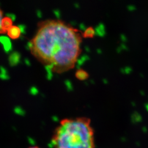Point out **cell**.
Here are the masks:
<instances>
[{
    "label": "cell",
    "mask_w": 148,
    "mask_h": 148,
    "mask_svg": "<svg viewBox=\"0 0 148 148\" xmlns=\"http://www.w3.org/2000/svg\"><path fill=\"white\" fill-rule=\"evenodd\" d=\"M81 42L77 30L60 21H47L40 28L30 48L51 70L62 72L73 68Z\"/></svg>",
    "instance_id": "obj_1"
},
{
    "label": "cell",
    "mask_w": 148,
    "mask_h": 148,
    "mask_svg": "<svg viewBox=\"0 0 148 148\" xmlns=\"http://www.w3.org/2000/svg\"><path fill=\"white\" fill-rule=\"evenodd\" d=\"M53 148H95V134L87 118L64 119L52 137Z\"/></svg>",
    "instance_id": "obj_2"
},
{
    "label": "cell",
    "mask_w": 148,
    "mask_h": 148,
    "mask_svg": "<svg viewBox=\"0 0 148 148\" xmlns=\"http://www.w3.org/2000/svg\"><path fill=\"white\" fill-rule=\"evenodd\" d=\"M8 35L13 39H16L20 36L21 34V30L19 27L12 26L7 30Z\"/></svg>",
    "instance_id": "obj_3"
},
{
    "label": "cell",
    "mask_w": 148,
    "mask_h": 148,
    "mask_svg": "<svg viewBox=\"0 0 148 148\" xmlns=\"http://www.w3.org/2000/svg\"><path fill=\"white\" fill-rule=\"evenodd\" d=\"M0 42L1 43L4 47L6 52H8L12 48V45L10 39L5 36L0 37Z\"/></svg>",
    "instance_id": "obj_4"
},
{
    "label": "cell",
    "mask_w": 148,
    "mask_h": 148,
    "mask_svg": "<svg viewBox=\"0 0 148 148\" xmlns=\"http://www.w3.org/2000/svg\"><path fill=\"white\" fill-rule=\"evenodd\" d=\"M12 20L10 17H5L3 19L2 21V30L3 32L7 31L12 25Z\"/></svg>",
    "instance_id": "obj_5"
},
{
    "label": "cell",
    "mask_w": 148,
    "mask_h": 148,
    "mask_svg": "<svg viewBox=\"0 0 148 148\" xmlns=\"http://www.w3.org/2000/svg\"><path fill=\"white\" fill-rule=\"evenodd\" d=\"M20 56L18 53H13L11 54L10 58V62L12 65H15L19 62Z\"/></svg>",
    "instance_id": "obj_6"
},
{
    "label": "cell",
    "mask_w": 148,
    "mask_h": 148,
    "mask_svg": "<svg viewBox=\"0 0 148 148\" xmlns=\"http://www.w3.org/2000/svg\"><path fill=\"white\" fill-rule=\"evenodd\" d=\"M76 76L78 79L84 80L87 79L88 75L87 73V72H86L84 70H79L76 72Z\"/></svg>",
    "instance_id": "obj_7"
},
{
    "label": "cell",
    "mask_w": 148,
    "mask_h": 148,
    "mask_svg": "<svg viewBox=\"0 0 148 148\" xmlns=\"http://www.w3.org/2000/svg\"><path fill=\"white\" fill-rule=\"evenodd\" d=\"M95 30L92 27H89L85 31L84 36L85 37H92L95 35Z\"/></svg>",
    "instance_id": "obj_8"
},
{
    "label": "cell",
    "mask_w": 148,
    "mask_h": 148,
    "mask_svg": "<svg viewBox=\"0 0 148 148\" xmlns=\"http://www.w3.org/2000/svg\"><path fill=\"white\" fill-rule=\"evenodd\" d=\"M3 18H2V12L0 11V32H3L2 30V21H3Z\"/></svg>",
    "instance_id": "obj_9"
},
{
    "label": "cell",
    "mask_w": 148,
    "mask_h": 148,
    "mask_svg": "<svg viewBox=\"0 0 148 148\" xmlns=\"http://www.w3.org/2000/svg\"><path fill=\"white\" fill-rule=\"evenodd\" d=\"M40 148V147H37V146H35V147H30V148Z\"/></svg>",
    "instance_id": "obj_10"
}]
</instances>
